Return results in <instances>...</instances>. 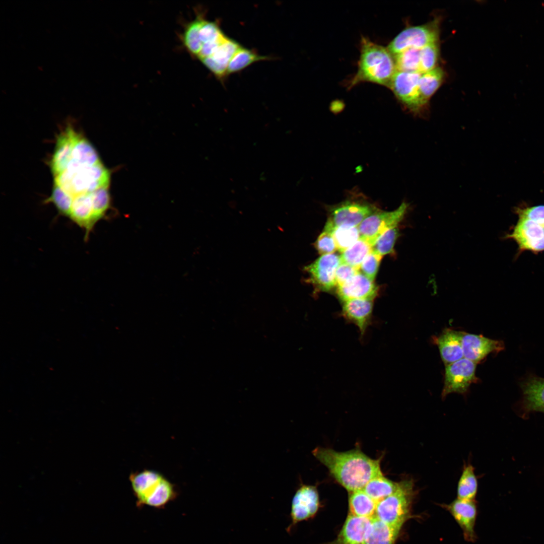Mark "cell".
Segmentation results:
<instances>
[{"mask_svg":"<svg viewBox=\"0 0 544 544\" xmlns=\"http://www.w3.org/2000/svg\"><path fill=\"white\" fill-rule=\"evenodd\" d=\"M312 453L349 493L363 490L371 479L383 474L380 458L372 459L358 448L338 452L330 448L317 447Z\"/></svg>","mask_w":544,"mask_h":544,"instance_id":"cell-1","label":"cell"},{"mask_svg":"<svg viewBox=\"0 0 544 544\" xmlns=\"http://www.w3.org/2000/svg\"><path fill=\"white\" fill-rule=\"evenodd\" d=\"M360 48L358 70L350 81L348 89L362 82L389 88L397 70L394 56L388 48L362 36Z\"/></svg>","mask_w":544,"mask_h":544,"instance_id":"cell-2","label":"cell"},{"mask_svg":"<svg viewBox=\"0 0 544 544\" xmlns=\"http://www.w3.org/2000/svg\"><path fill=\"white\" fill-rule=\"evenodd\" d=\"M518 220L505 238L515 242L519 252L544 251V205L516 209Z\"/></svg>","mask_w":544,"mask_h":544,"instance_id":"cell-3","label":"cell"},{"mask_svg":"<svg viewBox=\"0 0 544 544\" xmlns=\"http://www.w3.org/2000/svg\"><path fill=\"white\" fill-rule=\"evenodd\" d=\"M109 182L110 173L101 162L94 166L66 169L54 176V184L70 196L72 202L78 196L108 187Z\"/></svg>","mask_w":544,"mask_h":544,"instance_id":"cell-4","label":"cell"},{"mask_svg":"<svg viewBox=\"0 0 544 544\" xmlns=\"http://www.w3.org/2000/svg\"><path fill=\"white\" fill-rule=\"evenodd\" d=\"M397 489L377 503L375 517L395 528L401 529L412 517L411 508L416 491L414 480L403 479Z\"/></svg>","mask_w":544,"mask_h":544,"instance_id":"cell-5","label":"cell"},{"mask_svg":"<svg viewBox=\"0 0 544 544\" xmlns=\"http://www.w3.org/2000/svg\"><path fill=\"white\" fill-rule=\"evenodd\" d=\"M439 33V20L435 19L426 24L405 28L390 41L387 48L393 56L410 48L421 49L438 42Z\"/></svg>","mask_w":544,"mask_h":544,"instance_id":"cell-6","label":"cell"},{"mask_svg":"<svg viewBox=\"0 0 544 544\" xmlns=\"http://www.w3.org/2000/svg\"><path fill=\"white\" fill-rule=\"evenodd\" d=\"M407 208V204L402 202L396 209L392 211L376 209L358 226L360 238L366 240L372 246L384 232L397 227L403 219Z\"/></svg>","mask_w":544,"mask_h":544,"instance_id":"cell-7","label":"cell"},{"mask_svg":"<svg viewBox=\"0 0 544 544\" xmlns=\"http://www.w3.org/2000/svg\"><path fill=\"white\" fill-rule=\"evenodd\" d=\"M419 72L396 71L389 88L398 100L411 112L421 115L427 110L419 88Z\"/></svg>","mask_w":544,"mask_h":544,"instance_id":"cell-8","label":"cell"},{"mask_svg":"<svg viewBox=\"0 0 544 544\" xmlns=\"http://www.w3.org/2000/svg\"><path fill=\"white\" fill-rule=\"evenodd\" d=\"M225 36L218 24L197 16L185 26L181 39L187 50L196 57L203 45L218 41Z\"/></svg>","mask_w":544,"mask_h":544,"instance_id":"cell-9","label":"cell"},{"mask_svg":"<svg viewBox=\"0 0 544 544\" xmlns=\"http://www.w3.org/2000/svg\"><path fill=\"white\" fill-rule=\"evenodd\" d=\"M477 364L465 358L445 366L442 398L450 393L463 394L470 385L475 383Z\"/></svg>","mask_w":544,"mask_h":544,"instance_id":"cell-10","label":"cell"},{"mask_svg":"<svg viewBox=\"0 0 544 544\" xmlns=\"http://www.w3.org/2000/svg\"><path fill=\"white\" fill-rule=\"evenodd\" d=\"M319 507V496L316 487L308 485L300 486L292 498L291 522L286 528L287 532L290 533L298 523L314 517Z\"/></svg>","mask_w":544,"mask_h":544,"instance_id":"cell-11","label":"cell"},{"mask_svg":"<svg viewBox=\"0 0 544 544\" xmlns=\"http://www.w3.org/2000/svg\"><path fill=\"white\" fill-rule=\"evenodd\" d=\"M376 209L366 202L346 200L330 207L327 221L334 227L339 226L358 227Z\"/></svg>","mask_w":544,"mask_h":544,"instance_id":"cell-12","label":"cell"},{"mask_svg":"<svg viewBox=\"0 0 544 544\" xmlns=\"http://www.w3.org/2000/svg\"><path fill=\"white\" fill-rule=\"evenodd\" d=\"M340 264V256L332 253L322 255L313 262L305 266L310 280L322 291H329L336 286L335 273Z\"/></svg>","mask_w":544,"mask_h":544,"instance_id":"cell-13","label":"cell"},{"mask_svg":"<svg viewBox=\"0 0 544 544\" xmlns=\"http://www.w3.org/2000/svg\"><path fill=\"white\" fill-rule=\"evenodd\" d=\"M464 357L477 364L491 353H498L504 349L503 342L482 335L461 331Z\"/></svg>","mask_w":544,"mask_h":544,"instance_id":"cell-14","label":"cell"},{"mask_svg":"<svg viewBox=\"0 0 544 544\" xmlns=\"http://www.w3.org/2000/svg\"><path fill=\"white\" fill-rule=\"evenodd\" d=\"M453 517L461 528L464 538L468 541L476 538L474 526L477 515V508L474 500L457 498L450 504H443Z\"/></svg>","mask_w":544,"mask_h":544,"instance_id":"cell-15","label":"cell"},{"mask_svg":"<svg viewBox=\"0 0 544 544\" xmlns=\"http://www.w3.org/2000/svg\"><path fill=\"white\" fill-rule=\"evenodd\" d=\"M374 299H355L343 302L341 314L348 322L354 324L361 335L371 324Z\"/></svg>","mask_w":544,"mask_h":544,"instance_id":"cell-16","label":"cell"},{"mask_svg":"<svg viewBox=\"0 0 544 544\" xmlns=\"http://www.w3.org/2000/svg\"><path fill=\"white\" fill-rule=\"evenodd\" d=\"M336 293L342 302L355 299H374L378 294V287L360 271L342 286L337 287Z\"/></svg>","mask_w":544,"mask_h":544,"instance_id":"cell-17","label":"cell"},{"mask_svg":"<svg viewBox=\"0 0 544 544\" xmlns=\"http://www.w3.org/2000/svg\"><path fill=\"white\" fill-rule=\"evenodd\" d=\"M373 518L349 514L337 537L329 544H363Z\"/></svg>","mask_w":544,"mask_h":544,"instance_id":"cell-18","label":"cell"},{"mask_svg":"<svg viewBox=\"0 0 544 544\" xmlns=\"http://www.w3.org/2000/svg\"><path fill=\"white\" fill-rule=\"evenodd\" d=\"M241 47L236 41L227 37L212 55L201 62L216 77L222 79L227 75L228 64Z\"/></svg>","mask_w":544,"mask_h":544,"instance_id":"cell-19","label":"cell"},{"mask_svg":"<svg viewBox=\"0 0 544 544\" xmlns=\"http://www.w3.org/2000/svg\"><path fill=\"white\" fill-rule=\"evenodd\" d=\"M78 133L71 126L66 127L58 137L51 160V170L54 176L63 172L68 164Z\"/></svg>","mask_w":544,"mask_h":544,"instance_id":"cell-20","label":"cell"},{"mask_svg":"<svg viewBox=\"0 0 544 544\" xmlns=\"http://www.w3.org/2000/svg\"><path fill=\"white\" fill-rule=\"evenodd\" d=\"M434 339L445 366L464 358L461 331L447 328Z\"/></svg>","mask_w":544,"mask_h":544,"instance_id":"cell-21","label":"cell"},{"mask_svg":"<svg viewBox=\"0 0 544 544\" xmlns=\"http://www.w3.org/2000/svg\"><path fill=\"white\" fill-rule=\"evenodd\" d=\"M521 388L525 408L544 413V378L530 376L521 383Z\"/></svg>","mask_w":544,"mask_h":544,"instance_id":"cell-22","label":"cell"},{"mask_svg":"<svg viewBox=\"0 0 544 544\" xmlns=\"http://www.w3.org/2000/svg\"><path fill=\"white\" fill-rule=\"evenodd\" d=\"M100 163V160L95 149L85 138L79 133L75 142L71 159L65 169L81 166H94Z\"/></svg>","mask_w":544,"mask_h":544,"instance_id":"cell-23","label":"cell"},{"mask_svg":"<svg viewBox=\"0 0 544 544\" xmlns=\"http://www.w3.org/2000/svg\"><path fill=\"white\" fill-rule=\"evenodd\" d=\"M400 530L374 517L363 544H395Z\"/></svg>","mask_w":544,"mask_h":544,"instance_id":"cell-24","label":"cell"},{"mask_svg":"<svg viewBox=\"0 0 544 544\" xmlns=\"http://www.w3.org/2000/svg\"><path fill=\"white\" fill-rule=\"evenodd\" d=\"M444 78L445 73L439 67L421 74L419 80V92L423 103L427 108L430 99L441 86Z\"/></svg>","mask_w":544,"mask_h":544,"instance_id":"cell-25","label":"cell"},{"mask_svg":"<svg viewBox=\"0 0 544 544\" xmlns=\"http://www.w3.org/2000/svg\"><path fill=\"white\" fill-rule=\"evenodd\" d=\"M377 503L363 490L350 493L349 497V514L355 516L374 518Z\"/></svg>","mask_w":544,"mask_h":544,"instance_id":"cell-26","label":"cell"},{"mask_svg":"<svg viewBox=\"0 0 544 544\" xmlns=\"http://www.w3.org/2000/svg\"><path fill=\"white\" fill-rule=\"evenodd\" d=\"M163 477L160 472L152 469H145L131 472L129 480L136 500L140 499L151 487Z\"/></svg>","mask_w":544,"mask_h":544,"instance_id":"cell-27","label":"cell"},{"mask_svg":"<svg viewBox=\"0 0 544 544\" xmlns=\"http://www.w3.org/2000/svg\"><path fill=\"white\" fill-rule=\"evenodd\" d=\"M398 485V482H394L382 474L371 479L363 490L377 503L393 494Z\"/></svg>","mask_w":544,"mask_h":544,"instance_id":"cell-28","label":"cell"},{"mask_svg":"<svg viewBox=\"0 0 544 544\" xmlns=\"http://www.w3.org/2000/svg\"><path fill=\"white\" fill-rule=\"evenodd\" d=\"M372 250V246L366 240L360 238L342 253L340 263L348 264L359 270L363 260Z\"/></svg>","mask_w":544,"mask_h":544,"instance_id":"cell-29","label":"cell"},{"mask_svg":"<svg viewBox=\"0 0 544 544\" xmlns=\"http://www.w3.org/2000/svg\"><path fill=\"white\" fill-rule=\"evenodd\" d=\"M478 490V482L474 467L470 464L465 466L457 485V498L474 500Z\"/></svg>","mask_w":544,"mask_h":544,"instance_id":"cell-30","label":"cell"},{"mask_svg":"<svg viewBox=\"0 0 544 544\" xmlns=\"http://www.w3.org/2000/svg\"><path fill=\"white\" fill-rule=\"evenodd\" d=\"M269 59L268 57L259 55L253 51L241 47L228 64L227 75L239 72L255 61Z\"/></svg>","mask_w":544,"mask_h":544,"instance_id":"cell-31","label":"cell"},{"mask_svg":"<svg viewBox=\"0 0 544 544\" xmlns=\"http://www.w3.org/2000/svg\"><path fill=\"white\" fill-rule=\"evenodd\" d=\"M332 235L337 250L343 252L360 238L358 227L339 226L332 230Z\"/></svg>","mask_w":544,"mask_h":544,"instance_id":"cell-32","label":"cell"},{"mask_svg":"<svg viewBox=\"0 0 544 544\" xmlns=\"http://www.w3.org/2000/svg\"><path fill=\"white\" fill-rule=\"evenodd\" d=\"M393 56L397 71L420 73V49H408Z\"/></svg>","mask_w":544,"mask_h":544,"instance_id":"cell-33","label":"cell"},{"mask_svg":"<svg viewBox=\"0 0 544 544\" xmlns=\"http://www.w3.org/2000/svg\"><path fill=\"white\" fill-rule=\"evenodd\" d=\"M439 53L438 42L429 44L420 49V73H423L436 68Z\"/></svg>","mask_w":544,"mask_h":544,"instance_id":"cell-34","label":"cell"},{"mask_svg":"<svg viewBox=\"0 0 544 544\" xmlns=\"http://www.w3.org/2000/svg\"><path fill=\"white\" fill-rule=\"evenodd\" d=\"M398 234L397 227L388 230L373 244L372 251L381 256L393 253L394 244Z\"/></svg>","mask_w":544,"mask_h":544,"instance_id":"cell-35","label":"cell"},{"mask_svg":"<svg viewBox=\"0 0 544 544\" xmlns=\"http://www.w3.org/2000/svg\"><path fill=\"white\" fill-rule=\"evenodd\" d=\"M334 228L329 222L327 221L323 231L316 241L315 247L321 255L334 253L337 250L332 233Z\"/></svg>","mask_w":544,"mask_h":544,"instance_id":"cell-36","label":"cell"},{"mask_svg":"<svg viewBox=\"0 0 544 544\" xmlns=\"http://www.w3.org/2000/svg\"><path fill=\"white\" fill-rule=\"evenodd\" d=\"M382 258V256L372 250L363 260L359 270H361L363 275L374 281Z\"/></svg>","mask_w":544,"mask_h":544,"instance_id":"cell-37","label":"cell"},{"mask_svg":"<svg viewBox=\"0 0 544 544\" xmlns=\"http://www.w3.org/2000/svg\"><path fill=\"white\" fill-rule=\"evenodd\" d=\"M359 272V270L345 263H340L335 273L336 287H339Z\"/></svg>","mask_w":544,"mask_h":544,"instance_id":"cell-38","label":"cell"}]
</instances>
